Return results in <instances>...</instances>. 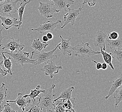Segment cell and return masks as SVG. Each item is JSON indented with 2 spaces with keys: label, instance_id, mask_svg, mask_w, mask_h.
<instances>
[{
  "label": "cell",
  "instance_id": "cell-37",
  "mask_svg": "<svg viewBox=\"0 0 122 112\" xmlns=\"http://www.w3.org/2000/svg\"><path fill=\"white\" fill-rule=\"evenodd\" d=\"M42 40L43 42H48L49 41V39L46 36V35H43L42 36Z\"/></svg>",
  "mask_w": 122,
  "mask_h": 112
},
{
  "label": "cell",
  "instance_id": "cell-22",
  "mask_svg": "<svg viewBox=\"0 0 122 112\" xmlns=\"http://www.w3.org/2000/svg\"><path fill=\"white\" fill-rule=\"evenodd\" d=\"M101 54L103 56V58L104 61L105 63L109 65L113 70H114V68L113 66V64L112 63V61L114 57L112 55V53L110 52V54L107 53L105 51H104L102 49H101Z\"/></svg>",
  "mask_w": 122,
  "mask_h": 112
},
{
  "label": "cell",
  "instance_id": "cell-33",
  "mask_svg": "<svg viewBox=\"0 0 122 112\" xmlns=\"http://www.w3.org/2000/svg\"><path fill=\"white\" fill-rule=\"evenodd\" d=\"M92 61L96 64V69L97 70H100L102 68V64L100 62H97L95 60H92Z\"/></svg>",
  "mask_w": 122,
  "mask_h": 112
},
{
  "label": "cell",
  "instance_id": "cell-30",
  "mask_svg": "<svg viewBox=\"0 0 122 112\" xmlns=\"http://www.w3.org/2000/svg\"><path fill=\"white\" fill-rule=\"evenodd\" d=\"M107 36L109 40H116L118 38L119 35L116 32H112L108 34Z\"/></svg>",
  "mask_w": 122,
  "mask_h": 112
},
{
  "label": "cell",
  "instance_id": "cell-23",
  "mask_svg": "<svg viewBox=\"0 0 122 112\" xmlns=\"http://www.w3.org/2000/svg\"><path fill=\"white\" fill-rule=\"evenodd\" d=\"M1 55L3 58V64L5 66V68L7 70L8 73H9L10 75H13V72L12 70V63L13 61H11V58L9 56L8 58H7L5 55L4 54L1 52Z\"/></svg>",
  "mask_w": 122,
  "mask_h": 112
},
{
  "label": "cell",
  "instance_id": "cell-11",
  "mask_svg": "<svg viewBox=\"0 0 122 112\" xmlns=\"http://www.w3.org/2000/svg\"><path fill=\"white\" fill-rule=\"evenodd\" d=\"M61 42L59 43L58 48L64 55L71 56L72 52L73 51V47L71 45V38L69 39H66L60 35Z\"/></svg>",
  "mask_w": 122,
  "mask_h": 112
},
{
  "label": "cell",
  "instance_id": "cell-29",
  "mask_svg": "<svg viewBox=\"0 0 122 112\" xmlns=\"http://www.w3.org/2000/svg\"><path fill=\"white\" fill-rule=\"evenodd\" d=\"M3 109V110H2L1 111H0V112H18L17 111L13 109L11 107V106L7 103L6 104L4 105Z\"/></svg>",
  "mask_w": 122,
  "mask_h": 112
},
{
  "label": "cell",
  "instance_id": "cell-5",
  "mask_svg": "<svg viewBox=\"0 0 122 112\" xmlns=\"http://www.w3.org/2000/svg\"><path fill=\"white\" fill-rule=\"evenodd\" d=\"M1 49H7L11 53H16L21 51L25 47V45L22 44L19 39L15 40L14 37H12L2 42Z\"/></svg>",
  "mask_w": 122,
  "mask_h": 112
},
{
  "label": "cell",
  "instance_id": "cell-15",
  "mask_svg": "<svg viewBox=\"0 0 122 112\" xmlns=\"http://www.w3.org/2000/svg\"><path fill=\"white\" fill-rule=\"evenodd\" d=\"M6 101L7 103H14L17 105L18 107L22 110V112H24L26 105L27 104H30L31 103L30 99H26V98H24L23 96V93H18L17 98L15 100H6Z\"/></svg>",
  "mask_w": 122,
  "mask_h": 112
},
{
  "label": "cell",
  "instance_id": "cell-17",
  "mask_svg": "<svg viewBox=\"0 0 122 112\" xmlns=\"http://www.w3.org/2000/svg\"><path fill=\"white\" fill-rule=\"evenodd\" d=\"M107 45L110 48V52L112 53L115 50L122 48V37L118 38L116 40H107Z\"/></svg>",
  "mask_w": 122,
  "mask_h": 112
},
{
  "label": "cell",
  "instance_id": "cell-21",
  "mask_svg": "<svg viewBox=\"0 0 122 112\" xmlns=\"http://www.w3.org/2000/svg\"><path fill=\"white\" fill-rule=\"evenodd\" d=\"M31 1V0H29L28 1H27L26 0H24L20 3L19 8L17 9V11L18 12V16H19L20 28V27L21 24L23 23V14H24L25 8L26 7V5L29 4Z\"/></svg>",
  "mask_w": 122,
  "mask_h": 112
},
{
  "label": "cell",
  "instance_id": "cell-10",
  "mask_svg": "<svg viewBox=\"0 0 122 112\" xmlns=\"http://www.w3.org/2000/svg\"><path fill=\"white\" fill-rule=\"evenodd\" d=\"M62 69V65L57 66L55 63L50 61L49 63L45 64V65L41 69V70L45 72V75L49 76L51 79H52L54 74H58L60 70Z\"/></svg>",
  "mask_w": 122,
  "mask_h": 112
},
{
  "label": "cell",
  "instance_id": "cell-8",
  "mask_svg": "<svg viewBox=\"0 0 122 112\" xmlns=\"http://www.w3.org/2000/svg\"><path fill=\"white\" fill-rule=\"evenodd\" d=\"M83 7H80L77 9H72L68 7V12L66 15H64V23L63 25L61 26V29L63 28L66 26H67L68 23H70L72 26H74L75 23L76 19L77 18L78 16L80 14L83 9Z\"/></svg>",
  "mask_w": 122,
  "mask_h": 112
},
{
  "label": "cell",
  "instance_id": "cell-4",
  "mask_svg": "<svg viewBox=\"0 0 122 112\" xmlns=\"http://www.w3.org/2000/svg\"><path fill=\"white\" fill-rule=\"evenodd\" d=\"M4 54H7L13 59L14 62L20 64L23 66L25 64L30 63L35 65V61L29 58L30 52L21 51L16 53H11L7 52H3Z\"/></svg>",
  "mask_w": 122,
  "mask_h": 112
},
{
  "label": "cell",
  "instance_id": "cell-27",
  "mask_svg": "<svg viewBox=\"0 0 122 112\" xmlns=\"http://www.w3.org/2000/svg\"><path fill=\"white\" fill-rule=\"evenodd\" d=\"M63 99H59L55 102L56 107L54 110V112H65L66 110L62 106Z\"/></svg>",
  "mask_w": 122,
  "mask_h": 112
},
{
  "label": "cell",
  "instance_id": "cell-32",
  "mask_svg": "<svg viewBox=\"0 0 122 112\" xmlns=\"http://www.w3.org/2000/svg\"><path fill=\"white\" fill-rule=\"evenodd\" d=\"M3 64V60L0 62V74L2 75L3 76H6L8 74L7 70H4L2 68Z\"/></svg>",
  "mask_w": 122,
  "mask_h": 112
},
{
  "label": "cell",
  "instance_id": "cell-40",
  "mask_svg": "<svg viewBox=\"0 0 122 112\" xmlns=\"http://www.w3.org/2000/svg\"></svg>",
  "mask_w": 122,
  "mask_h": 112
},
{
  "label": "cell",
  "instance_id": "cell-28",
  "mask_svg": "<svg viewBox=\"0 0 122 112\" xmlns=\"http://www.w3.org/2000/svg\"><path fill=\"white\" fill-rule=\"evenodd\" d=\"M114 59L117 60L120 63L122 62V49L115 50L112 53Z\"/></svg>",
  "mask_w": 122,
  "mask_h": 112
},
{
  "label": "cell",
  "instance_id": "cell-26",
  "mask_svg": "<svg viewBox=\"0 0 122 112\" xmlns=\"http://www.w3.org/2000/svg\"><path fill=\"white\" fill-rule=\"evenodd\" d=\"M7 89L6 87V84L2 83L0 87V111L2 110L1 103L5 99H6L7 97Z\"/></svg>",
  "mask_w": 122,
  "mask_h": 112
},
{
  "label": "cell",
  "instance_id": "cell-7",
  "mask_svg": "<svg viewBox=\"0 0 122 112\" xmlns=\"http://www.w3.org/2000/svg\"><path fill=\"white\" fill-rule=\"evenodd\" d=\"M42 16L47 18H52L54 14L57 12L54 8V4L49 3H42L39 2V6L37 8Z\"/></svg>",
  "mask_w": 122,
  "mask_h": 112
},
{
  "label": "cell",
  "instance_id": "cell-1",
  "mask_svg": "<svg viewBox=\"0 0 122 112\" xmlns=\"http://www.w3.org/2000/svg\"><path fill=\"white\" fill-rule=\"evenodd\" d=\"M56 84H52L49 88L46 90L42 95L38 98V103L42 112H54L56 107L53 98L56 95L54 94Z\"/></svg>",
  "mask_w": 122,
  "mask_h": 112
},
{
  "label": "cell",
  "instance_id": "cell-36",
  "mask_svg": "<svg viewBox=\"0 0 122 112\" xmlns=\"http://www.w3.org/2000/svg\"><path fill=\"white\" fill-rule=\"evenodd\" d=\"M107 68V64L105 63L102 64V68L101 69L103 70H106Z\"/></svg>",
  "mask_w": 122,
  "mask_h": 112
},
{
  "label": "cell",
  "instance_id": "cell-9",
  "mask_svg": "<svg viewBox=\"0 0 122 112\" xmlns=\"http://www.w3.org/2000/svg\"><path fill=\"white\" fill-rule=\"evenodd\" d=\"M59 23H61V21L60 20H58L56 22L47 20L40 25L38 28L36 29H31L30 31H37L40 34H43L46 32L54 31Z\"/></svg>",
  "mask_w": 122,
  "mask_h": 112
},
{
  "label": "cell",
  "instance_id": "cell-13",
  "mask_svg": "<svg viewBox=\"0 0 122 112\" xmlns=\"http://www.w3.org/2000/svg\"><path fill=\"white\" fill-rule=\"evenodd\" d=\"M0 19L2 22L1 25L6 30H8L13 26L20 29L19 21L15 18H11L10 16H3L0 15Z\"/></svg>",
  "mask_w": 122,
  "mask_h": 112
},
{
  "label": "cell",
  "instance_id": "cell-34",
  "mask_svg": "<svg viewBox=\"0 0 122 112\" xmlns=\"http://www.w3.org/2000/svg\"><path fill=\"white\" fill-rule=\"evenodd\" d=\"M3 29V28H0V47H1V46L3 39L4 38V37L2 36V35H1V33L2 32ZM1 52H2L0 51V55H1Z\"/></svg>",
  "mask_w": 122,
  "mask_h": 112
},
{
  "label": "cell",
  "instance_id": "cell-24",
  "mask_svg": "<svg viewBox=\"0 0 122 112\" xmlns=\"http://www.w3.org/2000/svg\"><path fill=\"white\" fill-rule=\"evenodd\" d=\"M32 103L28 107L25 108L23 112H42L40 107L38 104L37 101L31 100Z\"/></svg>",
  "mask_w": 122,
  "mask_h": 112
},
{
  "label": "cell",
  "instance_id": "cell-16",
  "mask_svg": "<svg viewBox=\"0 0 122 112\" xmlns=\"http://www.w3.org/2000/svg\"><path fill=\"white\" fill-rule=\"evenodd\" d=\"M122 75L121 74L113 82V84H112L110 87V90L108 92V94L105 97V99L106 100H107L110 96L113 95V93L117 89H118L120 86H122Z\"/></svg>",
  "mask_w": 122,
  "mask_h": 112
},
{
  "label": "cell",
  "instance_id": "cell-3",
  "mask_svg": "<svg viewBox=\"0 0 122 112\" xmlns=\"http://www.w3.org/2000/svg\"><path fill=\"white\" fill-rule=\"evenodd\" d=\"M73 51L75 52V56L81 58L101 54L100 51H95L92 49L88 43L84 44L83 42L82 44H77L73 47Z\"/></svg>",
  "mask_w": 122,
  "mask_h": 112
},
{
  "label": "cell",
  "instance_id": "cell-18",
  "mask_svg": "<svg viewBox=\"0 0 122 112\" xmlns=\"http://www.w3.org/2000/svg\"><path fill=\"white\" fill-rule=\"evenodd\" d=\"M74 89H75L74 87L71 86L68 88L67 89L64 90L63 91L61 92V93L60 94L59 97L53 100L54 102L59 99H62L64 100H67L68 99H70V100H71L73 98L72 97L71 93L72 91H74Z\"/></svg>",
  "mask_w": 122,
  "mask_h": 112
},
{
  "label": "cell",
  "instance_id": "cell-6",
  "mask_svg": "<svg viewBox=\"0 0 122 112\" xmlns=\"http://www.w3.org/2000/svg\"><path fill=\"white\" fill-rule=\"evenodd\" d=\"M20 0H10L0 4V13L5 16H10L17 12L16 4Z\"/></svg>",
  "mask_w": 122,
  "mask_h": 112
},
{
  "label": "cell",
  "instance_id": "cell-31",
  "mask_svg": "<svg viewBox=\"0 0 122 112\" xmlns=\"http://www.w3.org/2000/svg\"><path fill=\"white\" fill-rule=\"evenodd\" d=\"M96 4V0H83V5L87 4L90 7L94 6Z\"/></svg>",
  "mask_w": 122,
  "mask_h": 112
},
{
  "label": "cell",
  "instance_id": "cell-19",
  "mask_svg": "<svg viewBox=\"0 0 122 112\" xmlns=\"http://www.w3.org/2000/svg\"><path fill=\"white\" fill-rule=\"evenodd\" d=\"M48 45L49 43L48 42H42L38 38L33 41L31 45V47L36 51H41L43 49H45Z\"/></svg>",
  "mask_w": 122,
  "mask_h": 112
},
{
  "label": "cell",
  "instance_id": "cell-39",
  "mask_svg": "<svg viewBox=\"0 0 122 112\" xmlns=\"http://www.w3.org/2000/svg\"><path fill=\"white\" fill-rule=\"evenodd\" d=\"M75 112V110H73V111H72V112Z\"/></svg>",
  "mask_w": 122,
  "mask_h": 112
},
{
  "label": "cell",
  "instance_id": "cell-20",
  "mask_svg": "<svg viewBox=\"0 0 122 112\" xmlns=\"http://www.w3.org/2000/svg\"><path fill=\"white\" fill-rule=\"evenodd\" d=\"M46 90H42L40 89V84L38 85L36 87L34 90H31L29 94H26L23 96L24 98H27L33 99L34 101H36V98L39 96L40 93H43L45 92Z\"/></svg>",
  "mask_w": 122,
  "mask_h": 112
},
{
  "label": "cell",
  "instance_id": "cell-35",
  "mask_svg": "<svg viewBox=\"0 0 122 112\" xmlns=\"http://www.w3.org/2000/svg\"><path fill=\"white\" fill-rule=\"evenodd\" d=\"M46 36H47L49 40H51L53 38V35L52 34V33H48L46 34Z\"/></svg>",
  "mask_w": 122,
  "mask_h": 112
},
{
  "label": "cell",
  "instance_id": "cell-2",
  "mask_svg": "<svg viewBox=\"0 0 122 112\" xmlns=\"http://www.w3.org/2000/svg\"><path fill=\"white\" fill-rule=\"evenodd\" d=\"M59 45V44H58L54 49L49 51L45 52L42 51L37 53L33 51L32 53V56H31L30 58L35 61V65H39L43 63L46 64L48 62L49 60L53 58L54 57L57 58L56 55H54L53 54L56 51L57 49L58 48Z\"/></svg>",
  "mask_w": 122,
  "mask_h": 112
},
{
  "label": "cell",
  "instance_id": "cell-14",
  "mask_svg": "<svg viewBox=\"0 0 122 112\" xmlns=\"http://www.w3.org/2000/svg\"><path fill=\"white\" fill-rule=\"evenodd\" d=\"M54 2V8L57 12L67 11V9L71 5L74 4L73 0H49Z\"/></svg>",
  "mask_w": 122,
  "mask_h": 112
},
{
  "label": "cell",
  "instance_id": "cell-38",
  "mask_svg": "<svg viewBox=\"0 0 122 112\" xmlns=\"http://www.w3.org/2000/svg\"><path fill=\"white\" fill-rule=\"evenodd\" d=\"M10 0H0V4L7 2V1H9Z\"/></svg>",
  "mask_w": 122,
  "mask_h": 112
},
{
  "label": "cell",
  "instance_id": "cell-25",
  "mask_svg": "<svg viewBox=\"0 0 122 112\" xmlns=\"http://www.w3.org/2000/svg\"><path fill=\"white\" fill-rule=\"evenodd\" d=\"M113 98L115 99V109H117L118 105L122 101V86H120L113 93Z\"/></svg>",
  "mask_w": 122,
  "mask_h": 112
},
{
  "label": "cell",
  "instance_id": "cell-12",
  "mask_svg": "<svg viewBox=\"0 0 122 112\" xmlns=\"http://www.w3.org/2000/svg\"><path fill=\"white\" fill-rule=\"evenodd\" d=\"M107 35L102 31H98L95 33L94 45L95 47H98L104 51L106 50L105 43Z\"/></svg>",
  "mask_w": 122,
  "mask_h": 112
}]
</instances>
